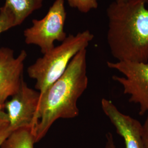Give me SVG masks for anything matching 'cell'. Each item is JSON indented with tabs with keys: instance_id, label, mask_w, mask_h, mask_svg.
Instances as JSON below:
<instances>
[{
	"instance_id": "1",
	"label": "cell",
	"mask_w": 148,
	"mask_h": 148,
	"mask_svg": "<svg viewBox=\"0 0 148 148\" xmlns=\"http://www.w3.org/2000/svg\"><path fill=\"white\" fill-rule=\"evenodd\" d=\"M106 38L117 61L148 63V8L144 0L114 1L106 9Z\"/></svg>"
},
{
	"instance_id": "2",
	"label": "cell",
	"mask_w": 148,
	"mask_h": 148,
	"mask_svg": "<svg viewBox=\"0 0 148 148\" xmlns=\"http://www.w3.org/2000/svg\"><path fill=\"white\" fill-rule=\"evenodd\" d=\"M88 84L87 49H84L71 60L62 76L40 96L34 129L35 143L46 135L58 119L79 116L77 101Z\"/></svg>"
},
{
	"instance_id": "3",
	"label": "cell",
	"mask_w": 148,
	"mask_h": 148,
	"mask_svg": "<svg viewBox=\"0 0 148 148\" xmlns=\"http://www.w3.org/2000/svg\"><path fill=\"white\" fill-rule=\"evenodd\" d=\"M93 38L94 35L88 30L69 34L60 45L43 54L27 68L28 76L36 81L35 88L40 96L62 76L74 57L86 49Z\"/></svg>"
},
{
	"instance_id": "4",
	"label": "cell",
	"mask_w": 148,
	"mask_h": 148,
	"mask_svg": "<svg viewBox=\"0 0 148 148\" xmlns=\"http://www.w3.org/2000/svg\"><path fill=\"white\" fill-rule=\"evenodd\" d=\"M66 12L64 0H56L45 16L33 19L31 27L24 30L25 42L40 48L43 54L54 47V42H62L68 36L64 31Z\"/></svg>"
},
{
	"instance_id": "5",
	"label": "cell",
	"mask_w": 148,
	"mask_h": 148,
	"mask_svg": "<svg viewBox=\"0 0 148 148\" xmlns=\"http://www.w3.org/2000/svg\"><path fill=\"white\" fill-rule=\"evenodd\" d=\"M107 65L124 75L113 76L112 79L123 88V93L130 95L129 101L140 106L139 114L148 112V63L129 61L107 62Z\"/></svg>"
},
{
	"instance_id": "6",
	"label": "cell",
	"mask_w": 148,
	"mask_h": 148,
	"mask_svg": "<svg viewBox=\"0 0 148 148\" xmlns=\"http://www.w3.org/2000/svg\"><path fill=\"white\" fill-rule=\"evenodd\" d=\"M7 101L4 105L8 117L11 130L31 127L34 129L37 124L36 115L39 106L40 94L23 81L19 90Z\"/></svg>"
},
{
	"instance_id": "7",
	"label": "cell",
	"mask_w": 148,
	"mask_h": 148,
	"mask_svg": "<svg viewBox=\"0 0 148 148\" xmlns=\"http://www.w3.org/2000/svg\"><path fill=\"white\" fill-rule=\"evenodd\" d=\"M25 50L23 49L15 57L14 51L8 47L0 48V106L4 105L9 97L19 90L23 81ZM5 109V108H4Z\"/></svg>"
},
{
	"instance_id": "8",
	"label": "cell",
	"mask_w": 148,
	"mask_h": 148,
	"mask_svg": "<svg viewBox=\"0 0 148 148\" xmlns=\"http://www.w3.org/2000/svg\"><path fill=\"white\" fill-rule=\"evenodd\" d=\"M101 108L115 128L116 133L123 138L126 148H145L143 138V125L137 120L124 114L110 100L103 98Z\"/></svg>"
},
{
	"instance_id": "9",
	"label": "cell",
	"mask_w": 148,
	"mask_h": 148,
	"mask_svg": "<svg viewBox=\"0 0 148 148\" xmlns=\"http://www.w3.org/2000/svg\"><path fill=\"white\" fill-rule=\"evenodd\" d=\"M43 3V0H5V5L13 12L17 27L35 11L41 8Z\"/></svg>"
},
{
	"instance_id": "10",
	"label": "cell",
	"mask_w": 148,
	"mask_h": 148,
	"mask_svg": "<svg viewBox=\"0 0 148 148\" xmlns=\"http://www.w3.org/2000/svg\"><path fill=\"white\" fill-rule=\"evenodd\" d=\"M35 137L33 128L24 127L13 131L0 148H34Z\"/></svg>"
},
{
	"instance_id": "11",
	"label": "cell",
	"mask_w": 148,
	"mask_h": 148,
	"mask_svg": "<svg viewBox=\"0 0 148 148\" xmlns=\"http://www.w3.org/2000/svg\"><path fill=\"white\" fill-rule=\"evenodd\" d=\"M14 27H16L14 16L11 10L4 5L0 8V35Z\"/></svg>"
},
{
	"instance_id": "12",
	"label": "cell",
	"mask_w": 148,
	"mask_h": 148,
	"mask_svg": "<svg viewBox=\"0 0 148 148\" xmlns=\"http://www.w3.org/2000/svg\"><path fill=\"white\" fill-rule=\"evenodd\" d=\"M70 7L82 13H87L98 7V0H66Z\"/></svg>"
},
{
	"instance_id": "13",
	"label": "cell",
	"mask_w": 148,
	"mask_h": 148,
	"mask_svg": "<svg viewBox=\"0 0 148 148\" xmlns=\"http://www.w3.org/2000/svg\"><path fill=\"white\" fill-rule=\"evenodd\" d=\"M12 132L8 121L0 122V147L4 140Z\"/></svg>"
},
{
	"instance_id": "14",
	"label": "cell",
	"mask_w": 148,
	"mask_h": 148,
	"mask_svg": "<svg viewBox=\"0 0 148 148\" xmlns=\"http://www.w3.org/2000/svg\"><path fill=\"white\" fill-rule=\"evenodd\" d=\"M106 147L105 148H117L114 142V137L110 132H108L106 134Z\"/></svg>"
},
{
	"instance_id": "15",
	"label": "cell",
	"mask_w": 148,
	"mask_h": 148,
	"mask_svg": "<svg viewBox=\"0 0 148 148\" xmlns=\"http://www.w3.org/2000/svg\"><path fill=\"white\" fill-rule=\"evenodd\" d=\"M143 126V138L145 148H148V116Z\"/></svg>"
},
{
	"instance_id": "16",
	"label": "cell",
	"mask_w": 148,
	"mask_h": 148,
	"mask_svg": "<svg viewBox=\"0 0 148 148\" xmlns=\"http://www.w3.org/2000/svg\"><path fill=\"white\" fill-rule=\"evenodd\" d=\"M2 121H8V117L4 108L0 106V122Z\"/></svg>"
},
{
	"instance_id": "17",
	"label": "cell",
	"mask_w": 148,
	"mask_h": 148,
	"mask_svg": "<svg viewBox=\"0 0 148 148\" xmlns=\"http://www.w3.org/2000/svg\"><path fill=\"white\" fill-rule=\"evenodd\" d=\"M115 1L116 2H123V1H125L126 0H115ZM144 1H145L147 5H148V0H144Z\"/></svg>"
}]
</instances>
